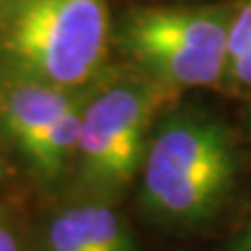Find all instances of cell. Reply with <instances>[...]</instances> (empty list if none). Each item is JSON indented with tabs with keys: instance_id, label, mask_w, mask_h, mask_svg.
Returning a JSON list of instances; mask_svg holds the SVG:
<instances>
[{
	"instance_id": "obj_1",
	"label": "cell",
	"mask_w": 251,
	"mask_h": 251,
	"mask_svg": "<svg viewBox=\"0 0 251 251\" xmlns=\"http://www.w3.org/2000/svg\"><path fill=\"white\" fill-rule=\"evenodd\" d=\"M140 172L149 214L172 226H199L228 203L239 176V153L222 122L180 115L153 136Z\"/></svg>"
},
{
	"instance_id": "obj_2",
	"label": "cell",
	"mask_w": 251,
	"mask_h": 251,
	"mask_svg": "<svg viewBox=\"0 0 251 251\" xmlns=\"http://www.w3.org/2000/svg\"><path fill=\"white\" fill-rule=\"evenodd\" d=\"M107 0H11L0 6V57L21 82L86 88L107 59Z\"/></svg>"
},
{
	"instance_id": "obj_3",
	"label": "cell",
	"mask_w": 251,
	"mask_h": 251,
	"mask_svg": "<svg viewBox=\"0 0 251 251\" xmlns=\"http://www.w3.org/2000/svg\"><path fill=\"white\" fill-rule=\"evenodd\" d=\"M174 92L153 77L120 80L90 94L77 140V180L97 201H113L138 176L147 134Z\"/></svg>"
},
{
	"instance_id": "obj_4",
	"label": "cell",
	"mask_w": 251,
	"mask_h": 251,
	"mask_svg": "<svg viewBox=\"0 0 251 251\" xmlns=\"http://www.w3.org/2000/svg\"><path fill=\"white\" fill-rule=\"evenodd\" d=\"M232 4L136 9L122 21L120 42L145 75L172 90L224 80Z\"/></svg>"
},
{
	"instance_id": "obj_5",
	"label": "cell",
	"mask_w": 251,
	"mask_h": 251,
	"mask_svg": "<svg viewBox=\"0 0 251 251\" xmlns=\"http://www.w3.org/2000/svg\"><path fill=\"white\" fill-rule=\"evenodd\" d=\"M46 251H138L120 214L103 201L82 203L52 220Z\"/></svg>"
},
{
	"instance_id": "obj_6",
	"label": "cell",
	"mask_w": 251,
	"mask_h": 251,
	"mask_svg": "<svg viewBox=\"0 0 251 251\" xmlns=\"http://www.w3.org/2000/svg\"><path fill=\"white\" fill-rule=\"evenodd\" d=\"M86 88H59L40 82H21L6 94L2 103V126L19 149L82 100Z\"/></svg>"
},
{
	"instance_id": "obj_7",
	"label": "cell",
	"mask_w": 251,
	"mask_h": 251,
	"mask_svg": "<svg viewBox=\"0 0 251 251\" xmlns=\"http://www.w3.org/2000/svg\"><path fill=\"white\" fill-rule=\"evenodd\" d=\"M90 94H86L82 100H77L74 107H69L50 126H46L40 134L21 147V151L29 159L31 168L44 180L57 178L63 172V168H65V163L75 155L84 107L88 103Z\"/></svg>"
},
{
	"instance_id": "obj_8",
	"label": "cell",
	"mask_w": 251,
	"mask_h": 251,
	"mask_svg": "<svg viewBox=\"0 0 251 251\" xmlns=\"http://www.w3.org/2000/svg\"><path fill=\"white\" fill-rule=\"evenodd\" d=\"M251 49V0L232 4L228 34H226V54L239 57ZM228 63V61H226Z\"/></svg>"
},
{
	"instance_id": "obj_9",
	"label": "cell",
	"mask_w": 251,
	"mask_h": 251,
	"mask_svg": "<svg viewBox=\"0 0 251 251\" xmlns=\"http://www.w3.org/2000/svg\"><path fill=\"white\" fill-rule=\"evenodd\" d=\"M222 82H228L237 90L251 92V49L239 57L228 59Z\"/></svg>"
},
{
	"instance_id": "obj_10",
	"label": "cell",
	"mask_w": 251,
	"mask_h": 251,
	"mask_svg": "<svg viewBox=\"0 0 251 251\" xmlns=\"http://www.w3.org/2000/svg\"><path fill=\"white\" fill-rule=\"evenodd\" d=\"M0 251H19L17 239H15L4 226H0Z\"/></svg>"
},
{
	"instance_id": "obj_11",
	"label": "cell",
	"mask_w": 251,
	"mask_h": 251,
	"mask_svg": "<svg viewBox=\"0 0 251 251\" xmlns=\"http://www.w3.org/2000/svg\"><path fill=\"white\" fill-rule=\"evenodd\" d=\"M232 251H251V224L247 226V230L237 239Z\"/></svg>"
},
{
	"instance_id": "obj_12",
	"label": "cell",
	"mask_w": 251,
	"mask_h": 251,
	"mask_svg": "<svg viewBox=\"0 0 251 251\" xmlns=\"http://www.w3.org/2000/svg\"><path fill=\"white\" fill-rule=\"evenodd\" d=\"M6 2H11V0H0V6H2V4H6Z\"/></svg>"
},
{
	"instance_id": "obj_13",
	"label": "cell",
	"mask_w": 251,
	"mask_h": 251,
	"mask_svg": "<svg viewBox=\"0 0 251 251\" xmlns=\"http://www.w3.org/2000/svg\"><path fill=\"white\" fill-rule=\"evenodd\" d=\"M0 174H2V172H0Z\"/></svg>"
}]
</instances>
